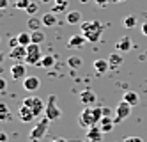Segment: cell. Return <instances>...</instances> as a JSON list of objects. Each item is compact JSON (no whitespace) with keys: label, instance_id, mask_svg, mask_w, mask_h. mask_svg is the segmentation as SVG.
<instances>
[{"label":"cell","instance_id":"obj_1","mask_svg":"<svg viewBox=\"0 0 147 142\" xmlns=\"http://www.w3.org/2000/svg\"><path fill=\"white\" fill-rule=\"evenodd\" d=\"M101 117H103V108H99V107H85L82 110L80 117H78V124L83 130L85 128L89 130L92 126H96L101 121Z\"/></svg>","mask_w":147,"mask_h":142},{"label":"cell","instance_id":"obj_2","mask_svg":"<svg viewBox=\"0 0 147 142\" xmlns=\"http://www.w3.org/2000/svg\"><path fill=\"white\" fill-rule=\"evenodd\" d=\"M82 34L87 37L89 43H98L103 36V25L98 20H90V21H83L82 23Z\"/></svg>","mask_w":147,"mask_h":142},{"label":"cell","instance_id":"obj_3","mask_svg":"<svg viewBox=\"0 0 147 142\" xmlns=\"http://www.w3.org/2000/svg\"><path fill=\"white\" fill-rule=\"evenodd\" d=\"M23 105L28 107L30 110L34 112L36 117H41V116H45V108H46V103L43 101V98H39V96H28L23 100Z\"/></svg>","mask_w":147,"mask_h":142},{"label":"cell","instance_id":"obj_4","mask_svg":"<svg viewBox=\"0 0 147 142\" xmlns=\"http://www.w3.org/2000/svg\"><path fill=\"white\" fill-rule=\"evenodd\" d=\"M43 52H41V45H37V43H30V45L27 46V59L25 62L32 64V66H39L41 60H43Z\"/></svg>","mask_w":147,"mask_h":142},{"label":"cell","instance_id":"obj_5","mask_svg":"<svg viewBox=\"0 0 147 142\" xmlns=\"http://www.w3.org/2000/svg\"><path fill=\"white\" fill-rule=\"evenodd\" d=\"M60 116H62V112H60V108L57 107V96H55V94H50L48 100H46L45 117H48L50 121H57Z\"/></svg>","mask_w":147,"mask_h":142},{"label":"cell","instance_id":"obj_6","mask_svg":"<svg viewBox=\"0 0 147 142\" xmlns=\"http://www.w3.org/2000/svg\"><path fill=\"white\" fill-rule=\"evenodd\" d=\"M48 124H50V119H48V117H43V119H41V121L34 126L32 132H30L28 140H30V142H39L41 139L46 135V132H48Z\"/></svg>","mask_w":147,"mask_h":142},{"label":"cell","instance_id":"obj_7","mask_svg":"<svg viewBox=\"0 0 147 142\" xmlns=\"http://www.w3.org/2000/svg\"><path fill=\"white\" fill-rule=\"evenodd\" d=\"M129 114H131V105H129L128 101H124V100H122L117 107H115V116H113L115 124L121 123V121H124V119H128Z\"/></svg>","mask_w":147,"mask_h":142},{"label":"cell","instance_id":"obj_8","mask_svg":"<svg viewBox=\"0 0 147 142\" xmlns=\"http://www.w3.org/2000/svg\"><path fill=\"white\" fill-rule=\"evenodd\" d=\"M9 57H11L14 62H22L27 59V46L23 45H18L14 48H11V52H9Z\"/></svg>","mask_w":147,"mask_h":142},{"label":"cell","instance_id":"obj_9","mask_svg":"<svg viewBox=\"0 0 147 142\" xmlns=\"http://www.w3.org/2000/svg\"><path fill=\"white\" fill-rule=\"evenodd\" d=\"M11 76L14 80H25L27 78V68L22 62H14L11 68Z\"/></svg>","mask_w":147,"mask_h":142},{"label":"cell","instance_id":"obj_10","mask_svg":"<svg viewBox=\"0 0 147 142\" xmlns=\"http://www.w3.org/2000/svg\"><path fill=\"white\" fill-rule=\"evenodd\" d=\"M85 135H87V139H89L90 142H101V140H103V135H105V133H103V130L99 128V124H96V126L89 128Z\"/></svg>","mask_w":147,"mask_h":142},{"label":"cell","instance_id":"obj_11","mask_svg":"<svg viewBox=\"0 0 147 142\" xmlns=\"http://www.w3.org/2000/svg\"><path fill=\"white\" fill-rule=\"evenodd\" d=\"M96 94H94V91H90V89H85V91H82L80 92V101L85 105V107H92L94 103H96Z\"/></svg>","mask_w":147,"mask_h":142},{"label":"cell","instance_id":"obj_12","mask_svg":"<svg viewBox=\"0 0 147 142\" xmlns=\"http://www.w3.org/2000/svg\"><path fill=\"white\" fill-rule=\"evenodd\" d=\"M18 117H20V121H22V123H30V121H34V119H36L34 112L30 110L28 107H25V105L20 107V110H18Z\"/></svg>","mask_w":147,"mask_h":142},{"label":"cell","instance_id":"obj_13","mask_svg":"<svg viewBox=\"0 0 147 142\" xmlns=\"http://www.w3.org/2000/svg\"><path fill=\"white\" fill-rule=\"evenodd\" d=\"M39 85H41V82H39L37 76H27V78L23 80V89L28 91V92L37 91V89H39Z\"/></svg>","mask_w":147,"mask_h":142},{"label":"cell","instance_id":"obj_14","mask_svg":"<svg viewBox=\"0 0 147 142\" xmlns=\"http://www.w3.org/2000/svg\"><path fill=\"white\" fill-rule=\"evenodd\" d=\"M98 124H99V128L103 130V133H108V132H112V130H113L115 121H113V117H112V116H103V117H101V121H99Z\"/></svg>","mask_w":147,"mask_h":142},{"label":"cell","instance_id":"obj_15","mask_svg":"<svg viewBox=\"0 0 147 142\" xmlns=\"http://www.w3.org/2000/svg\"><path fill=\"white\" fill-rule=\"evenodd\" d=\"M85 41H87V37L83 36V34H76V36H71L69 37L67 46L69 48H82L83 45H85Z\"/></svg>","mask_w":147,"mask_h":142},{"label":"cell","instance_id":"obj_16","mask_svg":"<svg viewBox=\"0 0 147 142\" xmlns=\"http://www.w3.org/2000/svg\"><path fill=\"white\" fill-rule=\"evenodd\" d=\"M94 69H96L98 75H103V73H107L110 69V62L105 60V59H96L94 60Z\"/></svg>","mask_w":147,"mask_h":142},{"label":"cell","instance_id":"obj_17","mask_svg":"<svg viewBox=\"0 0 147 142\" xmlns=\"http://www.w3.org/2000/svg\"><path fill=\"white\" fill-rule=\"evenodd\" d=\"M131 46H133V41H131V37H128V36H122V37L117 41V50H119V52H128V50H131Z\"/></svg>","mask_w":147,"mask_h":142},{"label":"cell","instance_id":"obj_18","mask_svg":"<svg viewBox=\"0 0 147 142\" xmlns=\"http://www.w3.org/2000/svg\"><path fill=\"white\" fill-rule=\"evenodd\" d=\"M43 25L45 27H55L57 25V14L53 11H48V13L43 14Z\"/></svg>","mask_w":147,"mask_h":142},{"label":"cell","instance_id":"obj_19","mask_svg":"<svg viewBox=\"0 0 147 142\" xmlns=\"http://www.w3.org/2000/svg\"><path fill=\"white\" fill-rule=\"evenodd\" d=\"M27 25H28L30 32H32V30H39L41 27H43V18H37V16H28Z\"/></svg>","mask_w":147,"mask_h":142},{"label":"cell","instance_id":"obj_20","mask_svg":"<svg viewBox=\"0 0 147 142\" xmlns=\"http://www.w3.org/2000/svg\"><path fill=\"white\" fill-rule=\"evenodd\" d=\"M122 100H124V101H128V103H129L131 107H135V105H138L140 98H138V94H136L135 91H128V92H124Z\"/></svg>","mask_w":147,"mask_h":142},{"label":"cell","instance_id":"obj_21","mask_svg":"<svg viewBox=\"0 0 147 142\" xmlns=\"http://www.w3.org/2000/svg\"><path fill=\"white\" fill-rule=\"evenodd\" d=\"M66 20H67V23H71V25L82 23V13H80V11H71V13L66 14Z\"/></svg>","mask_w":147,"mask_h":142},{"label":"cell","instance_id":"obj_22","mask_svg":"<svg viewBox=\"0 0 147 142\" xmlns=\"http://www.w3.org/2000/svg\"><path fill=\"white\" fill-rule=\"evenodd\" d=\"M122 57H121V53H112V55L108 57V62H110V68H113V69H117V68H121V64H122Z\"/></svg>","mask_w":147,"mask_h":142},{"label":"cell","instance_id":"obj_23","mask_svg":"<svg viewBox=\"0 0 147 142\" xmlns=\"http://www.w3.org/2000/svg\"><path fill=\"white\" fill-rule=\"evenodd\" d=\"M18 41H20V45L28 46L32 43V36H30V32H22V34H18Z\"/></svg>","mask_w":147,"mask_h":142},{"label":"cell","instance_id":"obj_24","mask_svg":"<svg viewBox=\"0 0 147 142\" xmlns=\"http://www.w3.org/2000/svg\"><path fill=\"white\" fill-rule=\"evenodd\" d=\"M82 57H78V55H71L69 59H67V66L69 68H73V69H76V68H80L82 66Z\"/></svg>","mask_w":147,"mask_h":142},{"label":"cell","instance_id":"obj_25","mask_svg":"<svg viewBox=\"0 0 147 142\" xmlns=\"http://www.w3.org/2000/svg\"><path fill=\"white\" fill-rule=\"evenodd\" d=\"M53 64H55V57H53V55H45L39 66H43V68L50 69V68H53Z\"/></svg>","mask_w":147,"mask_h":142},{"label":"cell","instance_id":"obj_26","mask_svg":"<svg viewBox=\"0 0 147 142\" xmlns=\"http://www.w3.org/2000/svg\"><path fill=\"white\" fill-rule=\"evenodd\" d=\"M30 36H32V43H37V45H41V43H45V34L39 30H32L30 32Z\"/></svg>","mask_w":147,"mask_h":142},{"label":"cell","instance_id":"obj_27","mask_svg":"<svg viewBox=\"0 0 147 142\" xmlns=\"http://www.w3.org/2000/svg\"><path fill=\"white\" fill-rule=\"evenodd\" d=\"M136 23H138V21H136V16H126L124 18V21H122V25L126 27V29H135L136 27Z\"/></svg>","mask_w":147,"mask_h":142},{"label":"cell","instance_id":"obj_28","mask_svg":"<svg viewBox=\"0 0 147 142\" xmlns=\"http://www.w3.org/2000/svg\"><path fill=\"white\" fill-rule=\"evenodd\" d=\"M66 7H67V0H55L53 13H62V11H66Z\"/></svg>","mask_w":147,"mask_h":142},{"label":"cell","instance_id":"obj_29","mask_svg":"<svg viewBox=\"0 0 147 142\" xmlns=\"http://www.w3.org/2000/svg\"><path fill=\"white\" fill-rule=\"evenodd\" d=\"M0 119H9V108H7V105L5 103H0Z\"/></svg>","mask_w":147,"mask_h":142},{"label":"cell","instance_id":"obj_30","mask_svg":"<svg viewBox=\"0 0 147 142\" xmlns=\"http://www.w3.org/2000/svg\"><path fill=\"white\" fill-rule=\"evenodd\" d=\"M28 5H30V0H16V2H14V7L16 9H25L27 11Z\"/></svg>","mask_w":147,"mask_h":142},{"label":"cell","instance_id":"obj_31","mask_svg":"<svg viewBox=\"0 0 147 142\" xmlns=\"http://www.w3.org/2000/svg\"><path fill=\"white\" fill-rule=\"evenodd\" d=\"M37 9H39V5H37V4L30 2V5L27 7V13H28L30 16H36V14H37Z\"/></svg>","mask_w":147,"mask_h":142},{"label":"cell","instance_id":"obj_32","mask_svg":"<svg viewBox=\"0 0 147 142\" xmlns=\"http://www.w3.org/2000/svg\"><path fill=\"white\" fill-rule=\"evenodd\" d=\"M122 142H144V140H142L140 137H126Z\"/></svg>","mask_w":147,"mask_h":142},{"label":"cell","instance_id":"obj_33","mask_svg":"<svg viewBox=\"0 0 147 142\" xmlns=\"http://www.w3.org/2000/svg\"><path fill=\"white\" fill-rule=\"evenodd\" d=\"M94 2H96L99 7H105V5H107L108 2H112V0H94Z\"/></svg>","mask_w":147,"mask_h":142},{"label":"cell","instance_id":"obj_34","mask_svg":"<svg viewBox=\"0 0 147 142\" xmlns=\"http://www.w3.org/2000/svg\"><path fill=\"white\" fill-rule=\"evenodd\" d=\"M140 32H142L144 36H147V21H144V23H142V27H140Z\"/></svg>","mask_w":147,"mask_h":142},{"label":"cell","instance_id":"obj_35","mask_svg":"<svg viewBox=\"0 0 147 142\" xmlns=\"http://www.w3.org/2000/svg\"><path fill=\"white\" fill-rule=\"evenodd\" d=\"M103 116H112V110H110V108H107V107H105V108H103Z\"/></svg>","mask_w":147,"mask_h":142},{"label":"cell","instance_id":"obj_36","mask_svg":"<svg viewBox=\"0 0 147 142\" xmlns=\"http://www.w3.org/2000/svg\"><path fill=\"white\" fill-rule=\"evenodd\" d=\"M5 80H0V91H5Z\"/></svg>","mask_w":147,"mask_h":142},{"label":"cell","instance_id":"obj_37","mask_svg":"<svg viewBox=\"0 0 147 142\" xmlns=\"http://www.w3.org/2000/svg\"><path fill=\"white\" fill-rule=\"evenodd\" d=\"M0 140H2V142H7V135H5V133H0Z\"/></svg>","mask_w":147,"mask_h":142},{"label":"cell","instance_id":"obj_38","mask_svg":"<svg viewBox=\"0 0 147 142\" xmlns=\"http://www.w3.org/2000/svg\"><path fill=\"white\" fill-rule=\"evenodd\" d=\"M0 7L5 9V7H7V0H2V2H0Z\"/></svg>","mask_w":147,"mask_h":142},{"label":"cell","instance_id":"obj_39","mask_svg":"<svg viewBox=\"0 0 147 142\" xmlns=\"http://www.w3.org/2000/svg\"><path fill=\"white\" fill-rule=\"evenodd\" d=\"M53 142H67V140H66V139H62V137H60V139H55Z\"/></svg>","mask_w":147,"mask_h":142},{"label":"cell","instance_id":"obj_40","mask_svg":"<svg viewBox=\"0 0 147 142\" xmlns=\"http://www.w3.org/2000/svg\"><path fill=\"white\" fill-rule=\"evenodd\" d=\"M112 2H124V0H112Z\"/></svg>","mask_w":147,"mask_h":142},{"label":"cell","instance_id":"obj_41","mask_svg":"<svg viewBox=\"0 0 147 142\" xmlns=\"http://www.w3.org/2000/svg\"><path fill=\"white\" fill-rule=\"evenodd\" d=\"M83 142H90V140H89V139H87V140H83Z\"/></svg>","mask_w":147,"mask_h":142}]
</instances>
